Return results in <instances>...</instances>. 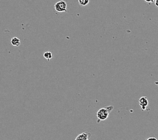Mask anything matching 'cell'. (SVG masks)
Here are the masks:
<instances>
[{
	"label": "cell",
	"instance_id": "6da1fadb",
	"mask_svg": "<svg viewBox=\"0 0 158 140\" xmlns=\"http://www.w3.org/2000/svg\"><path fill=\"white\" fill-rule=\"evenodd\" d=\"M114 109L113 106H109L100 109L96 113V117L97 119V123H99L101 121H105L109 117L110 112Z\"/></svg>",
	"mask_w": 158,
	"mask_h": 140
},
{
	"label": "cell",
	"instance_id": "7a4b0ae2",
	"mask_svg": "<svg viewBox=\"0 0 158 140\" xmlns=\"http://www.w3.org/2000/svg\"><path fill=\"white\" fill-rule=\"evenodd\" d=\"M54 9L57 12H65V11H67L66 2L63 1V0L57 2L54 5Z\"/></svg>",
	"mask_w": 158,
	"mask_h": 140
},
{
	"label": "cell",
	"instance_id": "3957f363",
	"mask_svg": "<svg viewBox=\"0 0 158 140\" xmlns=\"http://www.w3.org/2000/svg\"><path fill=\"white\" fill-rule=\"evenodd\" d=\"M139 105L141 107V109L143 110V111L146 110V108H147V106L149 105L148 99L147 98V97H145V96L141 97L139 99Z\"/></svg>",
	"mask_w": 158,
	"mask_h": 140
},
{
	"label": "cell",
	"instance_id": "277c9868",
	"mask_svg": "<svg viewBox=\"0 0 158 140\" xmlns=\"http://www.w3.org/2000/svg\"><path fill=\"white\" fill-rule=\"evenodd\" d=\"M91 133L88 132L82 133L75 138L74 140H89V137L91 136Z\"/></svg>",
	"mask_w": 158,
	"mask_h": 140
},
{
	"label": "cell",
	"instance_id": "5b68a950",
	"mask_svg": "<svg viewBox=\"0 0 158 140\" xmlns=\"http://www.w3.org/2000/svg\"><path fill=\"white\" fill-rule=\"evenodd\" d=\"M10 43L12 44V45L15 46V47H18L20 45L21 41L18 37H13L11 39Z\"/></svg>",
	"mask_w": 158,
	"mask_h": 140
},
{
	"label": "cell",
	"instance_id": "8992f818",
	"mask_svg": "<svg viewBox=\"0 0 158 140\" xmlns=\"http://www.w3.org/2000/svg\"><path fill=\"white\" fill-rule=\"evenodd\" d=\"M43 57H44L47 59V61H50L51 59H52L53 57V55H52V53L50 51H47V52H45L44 54H43Z\"/></svg>",
	"mask_w": 158,
	"mask_h": 140
},
{
	"label": "cell",
	"instance_id": "52a82bcc",
	"mask_svg": "<svg viewBox=\"0 0 158 140\" xmlns=\"http://www.w3.org/2000/svg\"><path fill=\"white\" fill-rule=\"evenodd\" d=\"M78 1L80 5H81V6H85V5L89 4L90 0H78Z\"/></svg>",
	"mask_w": 158,
	"mask_h": 140
},
{
	"label": "cell",
	"instance_id": "ba28073f",
	"mask_svg": "<svg viewBox=\"0 0 158 140\" xmlns=\"http://www.w3.org/2000/svg\"><path fill=\"white\" fill-rule=\"evenodd\" d=\"M155 1H156V0H145V2H147L148 4H151L152 3L155 2Z\"/></svg>",
	"mask_w": 158,
	"mask_h": 140
},
{
	"label": "cell",
	"instance_id": "9c48e42d",
	"mask_svg": "<svg viewBox=\"0 0 158 140\" xmlns=\"http://www.w3.org/2000/svg\"><path fill=\"white\" fill-rule=\"evenodd\" d=\"M146 140H158L156 137H150V138H147Z\"/></svg>",
	"mask_w": 158,
	"mask_h": 140
},
{
	"label": "cell",
	"instance_id": "30bf717a",
	"mask_svg": "<svg viewBox=\"0 0 158 140\" xmlns=\"http://www.w3.org/2000/svg\"><path fill=\"white\" fill-rule=\"evenodd\" d=\"M154 3H155V5H156V6L158 8V0H156Z\"/></svg>",
	"mask_w": 158,
	"mask_h": 140
}]
</instances>
